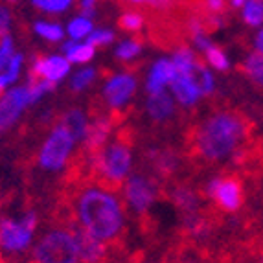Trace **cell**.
Masks as SVG:
<instances>
[{"instance_id": "cell-8", "label": "cell", "mask_w": 263, "mask_h": 263, "mask_svg": "<svg viewBox=\"0 0 263 263\" xmlns=\"http://www.w3.org/2000/svg\"><path fill=\"white\" fill-rule=\"evenodd\" d=\"M30 103L26 87H18L9 90L2 100H0V133L8 131L17 118L21 116L22 109Z\"/></svg>"}, {"instance_id": "cell-25", "label": "cell", "mask_w": 263, "mask_h": 263, "mask_svg": "<svg viewBox=\"0 0 263 263\" xmlns=\"http://www.w3.org/2000/svg\"><path fill=\"white\" fill-rule=\"evenodd\" d=\"M118 24L125 31H138L144 26V17L140 13H136V11H127V13H123L120 17Z\"/></svg>"}, {"instance_id": "cell-40", "label": "cell", "mask_w": 263, "mask_h": 263, "mask_svg": "<svg viewBox=\"0 0 263 263\" xmlns=\"http://www.w3.org/2000/svg\"><path fill=\"white\" fill-rule=\"evenodd\" d=\"M259 263H263V256H261V259H259Z\"/></svg>"}, {"instance_id": "cell-31", "label": "cell", "mask_w": 263, "mask_h": 263, "mask_svg": "<svg viewBox=\"0 0 263 263\" xmlns=\"http://www.w3.org/2000/svg\"><path fill=\"white\" fill-rule=\"evenodd\" d=\"M114 39V33L109 30H98V31H92L87 39V44L90 46H101V44H109L112 43Z\"/></svg>"}, {"instance_id": "cell-23", "label": "cell", "mask_w": 263, "mask_h": 263, "mask_svg": "<svg viewBox=\"0 0 263 263\" xmlns=\"http://www.w3.org/2000/svg\"><path fill=\"white\" fill-rule=\"evenodd\" d=\"M68 33L74 41L83 39V37H88L92 33V22L90 18H85V17H78L68 24Z\"/></svg>"}, {"instance_id": "cell-17", "label": "cell", "mask_w": 263, "mask_h": 263, "mask_svg": "<svg viewBox=\"0 0 263 263\" xmlns=\"http://www.w3.org/2000/svg\"><path fill=\"white\" fill-rule=\"evenodd\" d=\"M186 76H188V79L193 83V87L197 88L201 96L210 94L212 90H214V78H212V74L201 65V63H197V61L193 63L192 68L186 72Z\"/></svg>"}, {"instance_id": "cell-2", "label": "cell", "mask_w": 263, "mask_h": 263, "mask_svg": "<svg viewBox=\"0 0 263 263\" xmlns=\"http://www.w3.org/2000/svg\"><path fill=\"white\" fill-rule=\"evenodd\" d=\"M247 123L234 112L214 114L193 135V149L206 160H219L239 147L247 136Z\"/></svg>"}, {"instance_id": "cell-16", "label": "cell", "mask_w": 263, "mask_h": 263, "mask_svg": "<svg viewBox=\"0 0 263 263\" xmlns=\"http://www.w3.org/2000/svg\"><path fill=\"white\" fill-rule=\"evenodd\" d=\"M175 110L173 105V98L166 92V90H160L157 94H151L149 100H147V112L151 114V118L155 120H166L170 118Z\"/></svg>"}, {"instance_id": "cell-15", "label": "cell", "mask_w": 263, "mask_h": 263, "mask_svg": "<svg viewBox=\"0 0 263 263\" xmlns=\"http://www.w3.org/2000/svg\"><path fill=\"white\" fill-rule=\"evenodd\" d=\"M171 90L173 94L177 96V100L182 103V105H193L195 101L199 100V90L193 87V83L188 79L186 74H177L175 72V78L171 79Z\"/></svg>"}, {"instance_id": "cell-3", "label": "cell", "mask_w": 263, "mask_h": 263, "mask_svg": "<svg viewBox=\"0 0 263 263\" xmlns=\"http://www.w3.org/2000/svg\"><path fill=\"white\" fill-rule=\"evenodd\" d=\"M94 167L105 182L120 184L131 167V151L122 142H112L94 155Z\"/></svg>"}, {"instance_id": "cell-41", "label": "cell", "mask_w": 263, "mask_h": 263, "mask_svg": "<svg viewBox=\"0 0 263 263\" xmlns=\"http://www.w3.org/2000/svg\"><path fill=\"white\" fill-rule=\"evenodd\" d=\"M0 263H2V261H0Z\"/></svg>"}, {"instance_id": "cell-7", "label": "cell", "mask_w": 263, "mask_h": 263, "mask_svg": "<svg viewBox=\"0 0 263 263\" xmlns=\"http://www.w3.org/2000/svg\"><path fill=\"white\" fill-rule=\"evenodd\" d=\"M208 193H210L214 201L219 204L223 210L227 212H236L241 206L243 195H241V186L236 179H215L208 186Z\"/></svg>"}, {"instance_id": "cell-33", "label": "cell", "mask_w": 263, "mask_h": 263, "mask_svg": "<svg viewBox=\"0 0 263 263\" xmlns=\"http://www.w3.org/2000/svg\"><path fill=\"white\" fill-rule=\"evenodd\" d=\"M94 6H96V0H81L79 9H81V15L85 18H88L90 15H94Z\"/></svg>"}, {"instance_id": "cell-35", "label": "cell", "mask_w": 263, "mask_h": 263, "mask_svg": "<svg viewBox=\"0 0 263 263\" xmlns=\"http://www.w3.org/2000/svg\"><path fill=\"white\" fill-rule=\"evenodd\" d=\"M247 0H230V4L234 6V8H241V6H245Z\"/></svg>"}, {"instance_id": "cell-29", "label": "cell", "mask_w": 263, "mask_h": 263, "mask_svg": "<svg viewBox=\"0 0 263 263\" xmlns=\"http://www.w3.org/2000/svg\"><path fill=\"white\" fill-rule=\"evenodd\" d=\"M92 79H94V70H92V68L79 70L70 81L72 90H83L85 87H88V85H90V81H92Z\"/></svg>"}, {"instance_id": "cell-10", "label": "cell", "mask_w": 263, "mask_h": 263, "mask_svg": "<svg viewBox=\"0 0 263 263\" xmlns=\"http://www.w3.org/2000/svg\"><path fill=\"white\" fill-rule=\"evenodd\" d=\"M125 195L127 201L136 212H145L151 206V202L155 199V188L147 179L140 175H135L127 180L125 186Z\"/></svg>"}, {"instance_id": "cell-28", "label": "cell", "mask_w": 263, "mask_h": 263, "mask_svg": "<svg viewBox=\"0 0 263 263\" xmlns=\"http://www.w3.org/2000/svg\"><path fill=\"white\" fill-rule=\"evenodd\" d=\"M142 46L138 41H125V43H122L118 46V50H116V55L120 57V59H133V57H136L138 53H140Z\"/></svg>"}, {"instance_id": "cell-6", "label": "cell", "mask_w": 263, "mask_h": 263, "mask_svg": "<svg viewBox=\"0 0 263 263\" xmlns=\"http://www.w3.org/2000/svg\"><path fill=\"white\" fill-rule=\"evenodd\" d=\"M74 138L68 131L57 125L53 133L48 136V140L44 142L43 151H41V166L46 170H59L65 166L66 158L70 155Z\"/></svg>"}, {"instance_id": "cell-14", "label": "cell", "mask_w": 263, "mask_h": 263, "mask_svg": "<svg viewBox=\"0 0 263 263\" xmlns=\"http://www.w3.org/2000/svg\"><path fill=\"white\" fill-rule=\"evenodd\" d=\"M173 78H175V65H173V61L160 59L153 66L149 79H147V90H149V94H157L160 90H164V87L167 83H171Z\"/></svg>"}, {"instance_id": "cell-11", "label": "cell", "mask_w": 263, "mask_h": 263, "mask_svg": "<svg viewBox=\"0 0 263 263\" xmlns=\"http://www.w3.org/2000/svg\"><path fill=\"white\" fill-rule=\"evenodd\" d=\"M68 72H70V61L59 55H52L48 59H35L33 68H31L33 78L46 79V81H50L53 85L57 81H61Z\"/></svg>"}, {"instance_id": "cell-26", "label": "cell", "mask_w": 263, "mask_h": 263, "mask_svg": "<svg viewBox=\"0 0 263 263\" xmlns=\"http://www.w3.org/2000/svg\"><path fill=\"white\" fill-rule=\"evenodd\" d=\"M70 4H72V0H33V6H35V8L50 11V13L65 11Z\"/></svg>"}, {"instance_id": "cell-38", "label": "cell", "mask_w": 263, "mask_h": 263, "mask_svg": "<svg viewBox=\"0 0 263 263\" xmlns=\"http://www.w3.org/2000/svg\"><path fill=\"white\" fill-rule=\"evenodd\" d=\"M4 87H6V85L2 83V81H0V96H2V90H4Z\"/></svg>"}, {"instance_id": "cell-36", "label": "cell", "mask_w": 263, "mask_h": 263, "mask_svg": "<svg viewBox=\"0 0 263 263\" xmlns=\"http://www.w3.org/2000/svg\"><path fill=\"white\" fill-rule=\"evenodd\" d=\"M151 2H155V4H167L171 0H151Z\"/></svg>"}, {"instance_id": "cell-22", "label": "cell", "mask_w": 263, "mask_h": 263, "mask_svg": "<svg viewBox=\"0 0 263 263\" xmlns=\"http://www.w3.org/2000/svg\"><path fill=\"white\" fill-rule=\"evenodd\" d=\"M15 55L13 52V43H11V37L6 35L0 39V76H4V72L9 68V65L13 63Z\"/></svg>"}, {"instance_id": "cell-12", "label": "cell", "mask_w": 263, "mask_h": 263, "mask_svg": "<svg viewBox=\"0 0 263 263\" xmlns=\"http://www.w3.org/2000/svg\"><path fill=\"white\" fill-rule=\"evenodd\" d=\"M135 88H136V81L133 76L120 74L116 78H112L105 87V98L109 101V105L112 107L123 105L135 94Z\"/></svg>"}, {"instance_id": "cell-20", "label": "cell", "mask_w": 263, "mask_h": 263, "mask_svg": "<svg viewBox=\"0 0 263 263\" xmlns=\"http://www.w3.org/2000/svg\"><path fill=\"white\" fill-rule=\"evenodd\" d=\"M243 17L249 26H261L263 24V0H247L243 6Z\"/></svg>"}, {"instance_id": "cell-9", "label": "cell", "mask_w": 263, "mask_h": 263, "mask_svg": "<svg viewBox=\"0 0 263 263\" xmlns=\"http://www.w3.org/2000/svg\"><path fill=\"white\" fill-rule=\"evenodd\" d=\"M79 263H101L105 259V243L85 232L81 227H72Z\"/></svg>"}, {"instance_id": "cell-18", "label": "cell", "mask_w": 263, "mask_h": 263, "mask_svg": "<svg viewBox=\"0 0 263 263\" xmlns=\"http://www.w3.org/2000/svg\"><path fill=\"white\" fill-rule=\"evenodd\" d=\"M59 127L68 131L72 135V138L78 140V138L85 136L88 125H87V120H85V114L81 112V110H68L65 116H61Z\"/></svg>"}, {"instance_id": "cell-1", "label": "cell", "mask_w": 263, "mask_h": 263, "mask_svg": "<svg viewBox=\"0 0 263 263\" xmlns=\"http://www.w3.org/2000/svg\"><path fill=\"white\" fill-rule=\"evenodd\" d=\"M79 224L100 241H110L123 227V214L118 199L100 188H88L76 202Z\"/></svg>"}, {"instance_id": "cell-37", "label": "cell", "mask_w": 263, "mask_h": 263, "mask_svg": "<svg viewBox=\"0 0 263 263\" xmlns=\"http://www.w3.org/2000/svg\"><path fill=\"white\" fill-rule=\"evenodd\" d=\"M131 2H135V4H144V2H151V0H131Z\"/></svg>"}, {"instance_id": "cell-34", "label": "cell", "mask_w": 263, "mask_h": 263, "mask_svg": "<svg viewBox=\"0 0 263 263\" xmlns=\"http://www.w3.org/2000/svg\"><path fill=\"white\" fill-rule=\"evenodd\" d=\"M256 48L259 50V53H263V30L256 35Z\"/></svg>"}, {"instance_id": "cell-19", "label": "cell", "mask_w": 263, "mask_h": 263, "mask_svg": "<svg viewBox=\"0 0 263 263\" xmlns=\"http://www.w3.org/2000/svg\"><path fill=\"white\" fill-rule=\"evenodd\" d=\"M63 52H65V57H68V61L87 63L94 57V46H90V44H79L72 39L63 44Z\"/></svg>"}, {"instance_id": "cell-4", "label": "cell", "mask_w": 263, "mask_h": 263, "mask_svg": "<svg viewBox=\"0 0 263 263\" xmlns=\"http://www.w3.org/2000/svg\"><path fill=\"white\" fill-rule=\"evenodd\" d=\"M37 263H79L72 232L52 230L35 247Z\"/></svg>"}, {"instance_id": "cell-30", "label": "cell", "mask_w": 263, "mask_h": 263, "mask_svg": "<svg viewBox=\"0 0 263 263\" xmlns=\"http://www.w3.org/2000/svg\"><path fill=\"white\" fill-rule=\"evenodd\" d=\"M21 65H22V55L21 53H17L13 59V63L9 65V68L4 72V76H0V81L4 85H11L15 83V79L18 78V72H21Z\"/></svg>"}, {"instance_id": "cell-39", "label": "cell", "mask_w": 263, "mask_h": 263, "mask_svg": "<svg viewBox=\"0 0 263 263\" xmlns=\"http://www.w3.org/2000/svg\"><path fill=\"white\" fill-rule=\"evenodd\" d=\"M8 2H17V0H8Z\"/></svg>"}, {"instance_id": "cell-24", "label": "cell", "mask_w": 263, "mask_h": 263, "mask_svg": "<svg viewBox=\"0 0 263 263\" xmlns=\"http://www.w3.org/2000/svg\"><path fill=\"white\" fill-rule=\"evenodd\" d=\"M35 31L44 39L57 43V41L63 39V30L59 24H52V22H37L35 24Z\"/></svg>"}, {"instance_id": "cell-21", "label": "cell", "mask_w": 263, "mask_h": 263, "mask_svg": "<svg viewBox=\"0 0 263 263\" xmlns=\"http://www.w3.org/2000/svg\"><path fill=\"white\" fill-rule=\"evenodd\" d=\"M245 72L249 74L250 79H254L256 83L263 85V53L254 52L247 57Z\"/></svg>"}, {"instance_id": "cell-32", "label": "cell", "mask_w": 263, "mask_h": 263, "mask_svg": "<svg viewBox=\"0 0 263 263\" xmlns=\"http://www.w3.org/2000/svg\"><path fill=\"white\" fill-rule=\"evenodd\" d=\"M9 24H11V15H9L8 8L0 6V39L8 35Z\"/></svg>"}, {"instance_id": "cell-5", "label": "cell", "mask_w": 263, "mask_h": 263, "mask_svg": "<svg viewBox=\"0 0 263 263\" xmlns=\"http://www.w3.org/2000/svg\"><path fill=\"white\" fill-rule=\"evenodd\" d=\"M37 215L33 212L26 214L21 221L4 219L0 223V250L6 252H22L31 243L35 232Z\"/></svg>"}, {"instance_id": "cell-27", "label": "cell", "mask_w": 263, "mask_h": 263, "mask_svg": "<svg viewBox=\"0 0 263 263\" xmlns=\"http://www.w3.org/2000/svg\"><path fill=\"white\" fill-rule=\"evenodd\" d=\"M206 59L214 68H217V70H227L228 68L227 55H224L223 50L217 48V46H210V48L206 50Z\"/></svg>"}, {"instance_id": "cell-13", "label": "cell", "mask_w": 263, "mask_h": 263, "mask_svg": "<svg viewBox=\"0 0 263 263\" xmlns=\"http://www.w3.org/2000/svg\"><path fill=\"white\" fill-rule=\"evenodd\" d=\"M109 135H110L109 120H105V118L94 120L87 127V133H85V145H87L88 153L96 155L98 151L103 147V144H105V140L109 138Z\"/></svg>"}]
</instances>
